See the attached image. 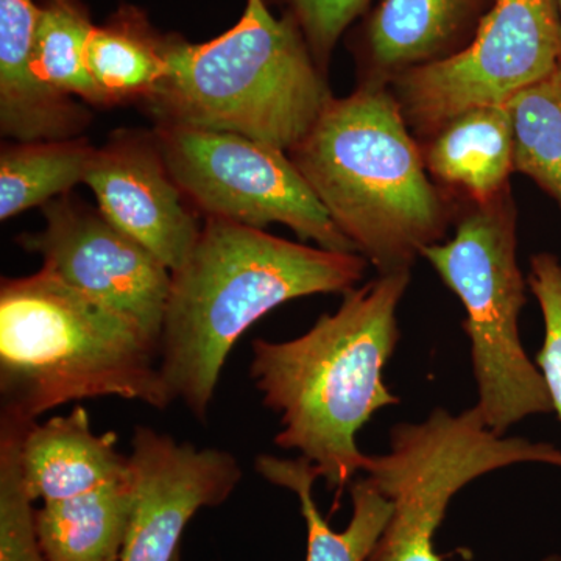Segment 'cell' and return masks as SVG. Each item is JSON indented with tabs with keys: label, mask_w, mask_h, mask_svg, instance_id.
Segmentation results:
<instances>
[{
	"label": "cell",
	"mask_w": 561,
	"mask_h": 561,
	"mask_svg": "<svg viewBox=\"0 0 561 561\" xmlns=\"http://www.w3.org/2000/svg\"><path fill=\"white\" fill-rule=\"evenodd\" d=\"M368 261L264 230L206 219L190 257L172 272L160 370L172 401L208 421L221 370L251 324L284 302L353 290Z\"/></svg>",
	"instance_id": "6da1fadb"
},
{
	"label": "cell",
	"mask_w": 561,
	"mask_h": 561,
	"mask_svg": "<svg viewBox=\"0 0 561 561\" xmlns=\"http://www.w3.org/2000/svg\"><path fill=\"white\" fill-rule=\"evenodd\" d=\"M409 283L411 271L382 273L346 291L341 308L301 337L251 345V378L283 426L276 445L300 451L328 489H345L364 470L357 434L376 412L400 404L383 368L400 342L397 311Z\"/></svg>",
	"instance_id": "7a4b0ae2"
},
{
	"label": "cell",
	"mask_w": 561,
	"mask_h": 561,
	"mask_svg": "<svg viewBox=\"0 0 561 561\" xmlns=\"http://www.w3.org/2000/svg\"><path fill=\"white\" fill-rule=\"evenodd\" d=\"M289 157L379 275L411 271L456 220L389 84L360 83L353 94L332 98Z\"/></svg>",
	"instance_id": "3957f363"
},
{
	"label": "cell",
	"mask_w": 561,
	"mask_h": 561,
	"mask_svg": "<svg viewBox=\"0 0 561 561\" xmlns=\"http://www.w3.org/2000/svg\"><path fill=\"white\" fill-rule=\"evenodd\" d=\"M2 413L32 424L68 402L117 397L164 411L160 342L41 268L0 287Z\"/></svg>",
	"instance_id": "277c9868"
},
{
	"label": "cell",
	"mask_w": 561,
	"mask_h": 561,
	"mask_svg": "<svg viewBox=\"0 0 561 561\" xmlns=\"http://www.w3.org/2000/svg\"><path fill=\"white\" fill-rule=\"evenodd\" d=\"M332 99L289 14L247 0L241 20L208 43L165 39V69L140 105L157 125L232 133L289 153Z\"/></svg>",
	"instance_id": "5b68a950"
},
{
	"label": "cell",
	"mask_w": 561,
	"mask_h": 561,
	"mask_svg": "<svg viewBox=\"0 0 561 561\" xmlns=\"http://www.w3.org/2000/svg\"><path fill=\"white\" fill-rule=\"evenodd\" d=\"M516 220L511 191L482 205L467 203L456 217L454 238L421 254L467 311L463 330L478 382L476 409L500 435L527 416L553 412L541 371L519 334L527 279L516 257Z\"/></svg>",
	"instance_id": "8992f818"
},
{
	"label": "cell",
	"mask_w": 561,
	"mask_h": 561,
	"mask_svg": "<svg viewBox=\"0 0 561 561\" xmlns=\"http://www.w3.org/2000/svg\"><path fill=\"white\" fill-rule=\"evenodd\" d=\"M516 463L561 468V449L496 434L476 405L459 415L435 409L423 423L398 424L390 451L367 456L362 470L391 502L389 523L368 561H443L434 538L453 497L486 472Z\"/></svg>",
	"instance_id": "52a82bcc"
},
{
	"label": "cell",
	"mask_w": 561,
	"mask_h": 561,
	"mask_svg": "<svg viewBox=\"0 0 561 561\" xmlns=\"http://www.w3.org/2000/svg\"><path fill=\"white\" fill-rule=\"evenodd\" d=\"M172 179L206 219L264 230L280 224L321 249L357 253L289 153L232 133L157 125Z\"/></svg>",
	"instance_id": "ba28073f"
},
{
	"label": "cell",
	"mask_w": 561,
	"mask_h": 561,
	"mask_svg": "<svg viewBox=\"0 0 561 561\" xmlns=\"http://www.w3.org/2000/svg\"><path fill=\"white\" fill-rule=\"evenodd\" d=\"M561 61L556 0H494L459 54L401 73L389 83L416 140L463 111L500 105Z\"/></svg>",
	"instance_id": "9c48e42d"
},
{
	"label": "cell",
	"mask_w": 561,
	"mask_h": 561,
	"mask_svg": "<svg viewBox=\"0 0 561 561\" xmlns=\"http://www.w3.org/2000/svg\"><path fill=\"white\" fill-rule=\"evenodd\" d=\"M46 227L22 234L44 271L161 341L172 272L149 249L111 224L101 209L68 194L43 206Z\"/></svg>",
	"instance_id": "30bf717a"
},
{
	"label": "cell",
	"mask_w": 561,
	"mask_h": 561,
	"mask_svg": "<svg viewBox=\"0 0 561 561\" xmlns=\"http://www.w3.org/2000/svg\"><path fill=\"white\" fill-rule=\"evenodd\" d=\"M133 507L122 561H173L202 508L219 507L242 481L231 453L197 448L138 426L131 438Z\"/></svg>",
	"instance_id": "8fae6325"
},
{
	"label": "cell",
	"mask_w": 561,
	"mask_h": 561,
	"mask_svg": "<svg viewBox=\"0 0 561 561\" xmlns=\"http://www.w3.org/2000/svg\"><path fill=\"white\" fill-rule=\"evenodd\" d=\"M84 184L103 216L171 272L190 257L203 225L172 179L154 131H119L98 149Z\"/></svg>",
	"instance_id": "7c38bea8"
},
{
	"label": "cell",
	"mask_w": 561,
	"mask_h": 561,
	"mask_svg": "<svg viewBox=\"0 0 561 561\" xmlns=\"http://www.w3.org/2000/svg\"><path fill=\"white\" fill-rule=\"evenodd\" d=\"M494 0H381L359 43L360 83L389 84L401 73L463 50Z\"/></svg>",
	"instance_id": "4fadbf2b"
},
{
	"label": "cell",
	"mask_w": 561,
	"mask_h": 561,
	"mask_svg": "<svg viewBox=\"0 0 561 561\" xmlns=\"http://www.w3.org/2000/svg\"><path fill=\"white\" fill-rule=\"evenodd\" d=\"M39 7L0 0V131L14 142L79 138L91 114L51 88L35 61Z\"/></svg>",
	"instance_id": "5bb4252c"
},
{
	"label": "cell",
	"mask_w": 561,
	"mask_h": 561,
	"mask_svg": "<svg viewBox=\"0 0 561 561\" xmlns=\"http://www.w3.org/2000/svg\"><path fill=\"white\" fill-rule=\"evenodd\" d=\"M113 432L92 431L83 405L68 415L33 423L22 434L21 470L33 502L61 501L124 481L130 460L117 451Z\"/></svg>",
	"instance_id": "9a60e30c"
},
{
	"label": "cell",
	"mask_w": 561,
	"mask_h": 561,
	"mask_svg": "<svg viewBox=\"0 0 561 561\" xmlns=\"http://www.w3.org/2000/svg\"><path fill=\"white\" fill-rule=\"evenodd\" d=\"M427 173L465 203L494 201L511 191L513 127L507 103L474 106L443 124L421 144Z\"/></svg>",
	"instance_id": "2e32d148"
},
{
	"label": "cell",
	"mask_w": 561,
	"mask_h": 561,
	"mask_svg": "<svg viewBox=\"0 0 561 561\" xmlns=\"http://www.w3.org/2000/svg\"><path fill=\"white\" fill-rule=\"evenodd\" d=\"M133 507L131 471L124 481L44 502L35 530L47 561H122Z\"/></svg>",
	"instance_id": "e0dca14e"
},
{
	"label": "cell",
	"mask_w": 561,
	"mask_h": 561,
	"mask_svg": "<svg viewBox=\"0 0 561 561\" xmlns=\"http://www.w3.org/2000/svg\"><path fill=\"white\" fill-rule=\"evenodd\" d=\"M260 476L276 486L294 491L308 527L306 561H368L391 516V502L367 478L350 483L353 516L345 530H332L312 497L319 479L305 457L279 459L262 454L254 461Z\"/></svg>",
	"instance_id": "ac0fdd59"
},
{
	"label": "cell",
	"mask_w": 561,
	"mask_h": 561,
	"mask_svg": "<svg viewBox=\"0 0 561 561\" xmlns=\"http://www.w3.org/2000/svg\"><path fill=\"white\" fill-rule=\"evenodd\" d=\"M165 39L168 35L154 31L136 7H122L95 25L88 43V68L105 108L149 98L164 73Z\"/></svg>",
	"instance_id": "d6986e66"
},
{
	"label": "cell",
	"mask_w": 561,
	"mask_h": 561,
	"mask_svg": "<svg viewBox=\"0 0 561 561\" xmlns=\"http://www.w3.org/2000/svg\"><path fill=\"white\" fill-rule=\"evenodd\" d=\"M98 149L87 138L3 144L0 219L44 206L84 183Z\"/></svg>",
	"instance_id": "ffe728a7"
},
{
	"label": "cell",
	"mask_w": 561,
	"mask_h": 561,
	"mask_svg": "<svg viewBox=\"0 0 561 561\" xmlns=\"http://www.w3.org/2000/svg\"><path fill=\"white\" fill-rule=\"evenodd\" d=\"M513 169L534 181L561 214V61L507 102Z\"/></svg>",
	"instance_id": "44dd1931"
},
{
	"label": "cell",
	"mask_w": 561,
	"mask_h": 561,
	"mask_svg": "<svg viewBox=\"0 0 561 561\" xmlns=\"http://www.w3.org/2000/svg\"><path fill=\"white\" fill-rule=\"evenodd\" d=\"M35 33V61L55 90L105 108L102 92L88 68V43L95 24L83 0H41Z\"/></svg>",
	"instance_id": "7402d4cb"
},
{
	"label": "cell",
	"mask_w": 561,
	"mask_h": 561,
	"mask_svg": "<svg viewBox=\"0 0 561 561\" xmlns=\"http://www.w3.org/2000/svg\"><path fill=\"white\" fill-rule=\"evenodd\" d=\"M28 426L0 419V561H47L35 530V508L21 470L22 434Z\"/></svg>",
	"instance_id": "603a6c76"
},
{
	"label": "cell",
	"mask_w": 561,
	"mask_h": 561,
	"mask_svg": "<svg viewBox=\"0 0 561 561\" xmlns=\"http://www.w3.org/2000/svg\"><path fill=\"white\" fill-rule=\"evenodd\" d=\"M527 286L540 305L545 341L537 356L542 379L551 397L553 412L561 421V262L556 254L530 257Z\"/></svg>",
	"instance_id": "cb8c5ba5"
},
{
	"label": "cell",
	"mask_w": 561,
	"mask_h": 561,
	"mask_svg": "<svg viewBox=\"0 0 561 561\" xmlns=\"http://www.w3.org/2000/svg\"><path fill=\"white\" fill-rule=\"evenodd\" d=\"M284 3L286 14L297 22L313 60L327 76L335 44L370 0H284Z\"/></svg>",
	"instance_id": "d4e9b609"
},
{
	"label": "cell",
	"mask_w": 561,
	"mask_h": 561,
	"mask_svg": "<svg viewBox=\"0 0 561 561\" xmlns=\"http://www.w3.org/2000/svg\"><path fill=\"white\" fill-rule=\"evenodd\" d=\"M557 9H559L560 18H561V0H556Z\"/></svg>",
	"instance_id": "484cf974"
},
{
	"label": "cell",
	"mask_w": 561,
	"mask_h": 561,
	"mask_svg": "<svg viewBox=\"0 0 561 561\" xmlns=\"http://www.w3.org/2000/svg\"><path fill=\"white\" fill-rule=\"evenodd\" d=\"M545 561H561L560 557H551V559Z\"/></svg>",
	"instance_id": "4316f807"
},
{
	"label": "cell",
	"mask_w": 561,
	"mask_h": 561,
	"mask_svg": "<svg viewBox=\"0 0 561 561\" xmlns=\"http://www.w3.org/2000/svg\"><path fill=\"white\" fill-rule=\"evenodd\" d=\"M173 561H181V552L179 553V556L175 557V560Z\"/></svg>",
	"instance_id": "83f0119b"
}]
</instances>
